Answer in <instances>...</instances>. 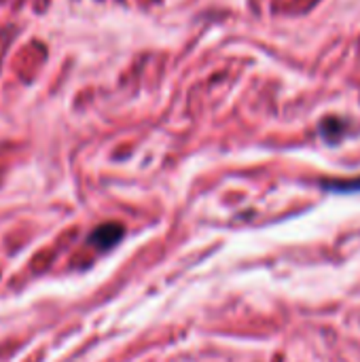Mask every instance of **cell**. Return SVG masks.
Wrapping results in <instances>:
<instances>
[{"instance_id": "cell-2", "label": "cell", "mask_w": 360, "mask_h": 362, "mask_svg": "<svg viewBox=\"0 0 360 362\" xmlns=\"http://www.w3.org/2000/svg\"><path fill=\"white\" fill-rule=\"evenodd\" d=\"M320 132H323V138H327L333 144V134H335V142H337L344 132V123L339 119H325L320 123Z\"/></svg>"}, {"instance_id": "cell-3", "label": "cell", "mask_w": 360, "mask_h": 362, "mask_svg": "<svg viewBox=\"0 0 360 362\" xmlns=\"http://www.w3.org/2000/svg\"><path fill=\"white\" fill-rule=\"evenodd\" d=\"M2 38H6V34H4V32H0V66H2V51H4V47H2Z\"/></svg>"}, {"instance_id": "cell-1", "label": "cell", "mask_w": 360, "mask_h": 362, "mask_svg": "<svg viewBox=\"0 0 360 362\" xmlns=\"http://www.w3.org/2000/svg\"><path fill=\"white\" fill-rule=\"evenodd\" d=\"M123 235H125L123 225H119V223H104V225L95 227L89 233L87 242L93 248H98V250H110V248H115L123 240Z\"/></svg>"}]
</instances>
